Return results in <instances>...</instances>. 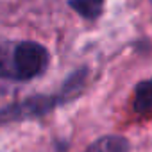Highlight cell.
Masks as SVG:
<instances>
[{"label":"cell","mask_w":152,"mask_h":152,"mask_svg":"<svg viewBox=\"0 0 152 152\" xmlns=\"http://www.w3.org/2000/svg\"><path fill=\"white\" fill-rule=\"evenodd\" d=\"M48 61L45 47L34 41H22L13 48V72L15 79L25 81L39 75Z\"/></svg>","instance_id":"1"},{"label":"cell","mask_w":152,"mask_h":152,"mask_svg":"<svg viewBox=\"0 0 152 152\" xmlns=\"http://www.w3.org/2000/svg\"><path fill=\"white\" fill-rule=\"evenodd\" d=\"M88 152H129V143L122 136H106L95 141Z\"/></svg>","instance_id":"3"},{"label":"cell","mask_w":152,"mask_h":152,"mask_svg":"<svg viewBox=\"0 0 152 152\" xmlns=\"http://www.w3.org/2000/svg\"><path fill=\"white\" fill-rule=\"evenodd\" d=\"M150 2H152V0H150Z\"/></svg>","instance_id":"7"},{"label":"cell","mask_w":152,"mask_h":152,"mask_svg":"<svg viewBox=\"0 0 152 152\" xmlns=\"http://www.w3.org/2000/svg\"><path fill=\"white\" fill-rule=\"evenodd\" d=\"M13 48L15 45L7 43H0V77H9L15 79V72H13Z\"/></svg>","instance_id":"6"},{"label":"cell","mask_w":152,"mask_h":152,"mask_svg":"<svg viewBox=\"0 0 152 152\" xmlns=\"http://www.w3.org/2000/svg\"><path fill=\"white\" fill-rule=\"evenodd\" d=\"M134 109L138 113H145L152 109V79L138 84L136 97H134Z\"/></svg>","instance_id":"4"},{"label":"cell","mask_w":152,"mask_h":152,"mask_svg":"<svg viewBox=\"0 0 152 152\" xmlns=\"http://www.w3.org/2000/svg\"><path fill=\"white\" fill-rule=\"evenodd\" d=\"M59 102V97H34L29 99L18 106H13L9 109L0 111V122H6L11 118H23V116H36L43 115L48 109H52Z\"/></svg>","instance_id":"2"},{"label":"cell","mask_w":152,"mask_h":152,"mask_svg":"<svg viewBox=\"0 0 152 152\" xmlns=\"http://www.w3.org/2000/svg\"><path fill=\"white\" fill-rule=\"evenodd\" d=\"M104 0H70V7H73L81 16L95 20L102 13Z\"/></svg>","instance_id":"5"}]
</instances>
